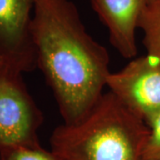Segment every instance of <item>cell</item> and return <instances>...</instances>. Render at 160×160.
Segmentation results:
<instances>
[{"mask_svg": "<svg viewBox=\"0 0 160 160\" xmlns=\"http://www.w3.org/2000/svg\"><path fill=\"white\" fill-rule=\"evenodd\" d=\"M149 126L110 92L73 124L52 132V152L61 160H143Z\"/></svg>", "mask_w": 160, "mask_h": 160, "instance_id": "2", "label": "cell"}, {"mask_svg": "<svg viewBox=\"0 0 160 160\" xmlns=\"http://www.w3.org/2000/svg\"><path fill=\"white\" fill-rule=\"evenodd\" d=\"M4 62H4V61H3L2 59H0V66L2 65V63H4Z\"/></svg>", "mask_w": 160, "mask_h": 160, "instance_id": "10", "label": "cell"}, {"mask_svg": "<svg viewBox=\"0 0 160 160\" xmlns=\"http://www.w3.org/2000/svg\"><path fill=\"white\" fill-rule=\"evenodd\" d=\"M31 37L43 73L65 124L88 114L102 96L109 54L86 30L72 0H36Z\"/></svg>", "mask_w": 160, "mask_h": 160, "instance_id": "1", "label": "cell"}, {"mask_svg": "<svg viewBox=\"0 0 160 160\" xmlns=\"http://www.w3.org/2000/svg\"><path fill=\"white\" fill-rule=\"evenodd\" d=\"M149 136L146 142L143 160H160V112L147 124Z\"/></svg>", "mask_w": 160, "mask_h": 160, "instance_id": "9", "label": "cell"}, {"mask_svg": "<svg viewBox=\"0 0 160 160\" xmlns=\"http://www.w3.org/2000/svg\"><path fill=\"white\" fill-rule=\"evenodd\" d=\"M147 53L160 62V0H156L143 12L139 23Z\"/></svg>", "mask_w": 160, "mask_h": 160, "instance_id": "7", "label": "cell"}, {"mask_svg": "<svg viewBox=\"0 0 160 160\" xmlns=\"http://www.w3.org/2000/svg\"><path fill=\"white\" fill-rule=\"evenodd\" d=\"M0 160H61L52 150L38 146H16L0 150Z\"/></svg>", "mask_w": 160, "mask_h": 160, "instance_id": "8", "label": "cell"}, {"mask_svg": "<svg viewBox=\"0 0 160 160\" xmlns=\"http://www.w3.org/2000/svg\"><path fill=\"white\" fill-rule=\"evenodd\" d=\"M44 115L30 95L22 73L7 63L0 66V150L40 145Z\"/></svg>", "mask_w": 160, "mask_h": 160, "instance_id": "3", "label": "cell"}, {"mask_svg": "<svg viewBox=\"0 0 160 160\" xmlns=\"http://www.w3.org/2000/svg\"><path fill=\"white\" fill-rule=\"evenodd\" d=\"M155 1L91 0L92 9L109 31L110 44L122 57H136V30L143 12Z\"/></svg>", "mask_w": 160, "mask_h": 160, "instance_id": "6", "label": "cell"}, {"mask_svg": "<svg viewBox=\"0 0 160 160\" xmlns=\"http://www.w3.org/2000/svg\"><path fill=\"white\" fill-rule=\"evenodd\" d=\"M36 0H0V59L22 73L37 68L31 37Z\"/></svg>", "mask_w": 160, "mask_h": 160, "instance_id": "5", "label": "cell"}, {"mask_svg": "<svg viewBox=\"0 0 160 160\" xmlns=\"http://www.w3.org/2000/svg\"><path fill=\"white\" fill-rule=\"evenodd\" d=\"M106 86L146 124L160 112V62L149 53L110 72Z\"/></svg>", "mask_w": 160, "mask_h": 160, "instance_id": "4", "label": "cell"}]
</instances>
